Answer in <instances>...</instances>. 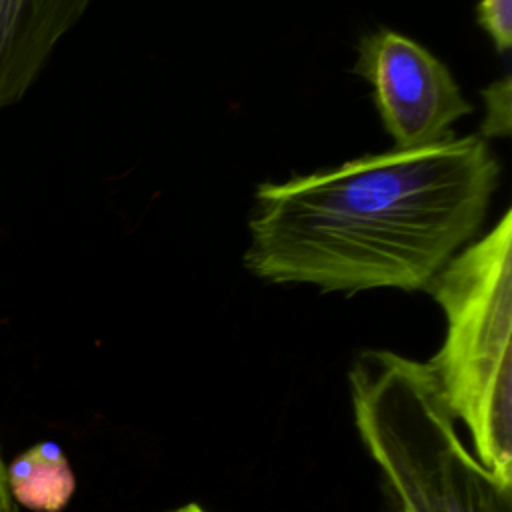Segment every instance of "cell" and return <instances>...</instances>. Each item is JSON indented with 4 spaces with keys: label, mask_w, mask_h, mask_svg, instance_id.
Wrapping results in <instances>:
<instances>
[{
    "label": "cell",
    "mask_w": 512,
    "mask_h": 512,
    "mask_svg": "<svg viewBox=\"0 0 512 512\" xmlns=\"http://www.w3.org/2000/svg\"><path fill=\"white\" fill-rule=\"evenodd\" d=\"M170 512H206L202 506L198 504H186V506H180L176 510H170Z\"/></svg>",
    "instance_id": "30bf717a"
},
{
    "label": "cell",
    "mask_w": 512,
    "mask_h": 512,
    "mask_svg": "<svg viewBox=\"0 0 512 512\" xmlns=\"http://www.w3.org/2000/svg\"><path fill=\"white\" fill-rule=\"evenodd\" d=\"M12 500L32 512H60L76 490L74 472L56 442H40L6 466Z\"/></svg>",
    "instance_id": "8992f818"
},
{
    "label": "cell",
    "mask_w": 512,
    "mask_h": 512,
    "mask_svg": "<svg viewBox=\"0 0 512 512\" xmlns=\"http://www.w3.org/2000/svg\"><path fill=\"white\" fill-rule=\"evenodd\" d=\"M92 0H0V110L34 84Z\"/></svg>",
    "instance_id": "5b68a950"
},
{
    "label": "cell",
    "mask_w": 512,
    "mask_h": 512,
    "mask_svg": "<svg viewBox=\"0 0 512 512\" xmlns=\"http://www.w3.org/2000/svg\"><path fill=\"white\" fill-rule=\"evenodd\" d=\"M500 160L480 134L262 182L244 266L322 292L424 290L484 222Z\"/></svg>",
    "instance_id": "6da1fadb"
},
{
    "label": "cell",
    "mask_w": 512,
    "mask_h": 512,
    "mask_svg": "<svg viewBox=\"0 0 512 512\" xmlns=\"http://www.w3.org/2000/svg\"><path fill=\"white\" fill-rule=\"evenodd\" d=\"M352 72L372 86V100L394 148H422L452 138L472 112L450 70L412 38L380 28L358 42Z\"/></svg>",
    "instance_id": "277c9868"
},
{
    "label": "cell",
    "mask_w": 512,
    "mask_h": 512,
    "mask_svg": "<svg viewBox=\"0 0 512 512\" xmlns=\"http://www.w3.org/2000/svg\"><path fill=\"white\" fill-rule=\"evenodd\" d=\"M0 512H16L10 488H8V480H6V464L0 456Z\"/></svg>",
    "instance_id": "9c48e42d"
},
{
    "label": "cell",
    "mask_w": 512,
    "mask_h": 512,
    "mask_svg": "<svg viewBox=\"0 0 512 512\" xmlns=\"http://www.w3.org/2000/svg\"><path fill=\"white\" fill-rule=\"evenodd\" d=\"M486 100V122L482 124L484 136H508L510 134V76L490 84L482 92Z\"/></svg>",
    "instance_id": "ba28073f"
},
{
    "label": "cell",
    "mask_w": 512,
    "mask_h": 512,
    "mask_svg": "<svg viewBox=\"0 0 512 512\" xmlns=\"http://www.w3.org/2000/svg\"><path fill=\"white\" fill-rule=\"evenodd\" d=\"M476 22L504 56L512 46V0H478Z\"/></svg>",
    "instance_id": "52a82bcc"
},
{
    "label": "cell",
    "mask_w": 512,
    "mask_h": 512,
    "mask_svg": "<svg viewBox=\"0 0 512 512\" xmlns=\"http://www.w3.org/2000/svg\"><path fill=\"white\" fill-rule=\"evenodd\" d=\"M446 334L428 362L466 424L474 456L512 486V212L454 254L424 288Z\"/></svg>",
    "instance_id": "3957f363"
},
{
    "label": "cell",
    "mask_w": 512,
    "mask_h": 512,
    "mask_svg": "<svg viewBox=\"0 0 512 512\" xmlns=\"http://www.w3.org/2000/svg\"><path fill=\"white\" fill-rule=\"evenodd\" d=\"M348 382L354 422L382 474L390 512H512V486L464 446L428 362L364 350Z\"/></svg>",
    "instance_id": "7a4b0ae2"
}]
</instances>
